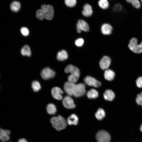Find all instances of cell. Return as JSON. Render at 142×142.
I'll use <instances>...</instances> for the list:
<instances>
[{"label":"cell","mask_w":142,"mask_h":142,"mask_svg":"<svg viewBox=\"0 0 142 142\" xmlns=\"http://www.w3.org/2000/svg\"><path fill=\"white\" fill-rule=\"evenodd\" d=\"M65 91L68 95L79 97L86 93L85 85L83 83L78 84L74 83L67 82L64 85Z\"/></svg>","instance_id":"cell-1"},{"label":"cell","mask_w":142,"mask_h":142,"mask_svg":"<svg viewBox=\"0 0 142 142\" xmlns=\"http://www.w3.org/2000/svg\"><path fill=\"white\" fill-rule=\"evenodd\" d=\"M64 71L66 73L70 74L68 77V82L75 83L78 80L80 72L79 69L76 67L69 64L65 68Z\"/></svg>","instance_id":"cell-2"},{"label":"cell","mask_w":142,"mask_h":142,"mask_svg":"<svg viewBox=\"0 0 142 142\" xmlns=\"http://www.w3.org/2000/svg\"><path fill=\"white\" fill-rule=\"evenodd\" d=\"M128 46L130 50L134 53H142V42L139 43L138 40L135 37H132L129 40Z\"/></svg>","instance_id":"cell-3"},{"label":"cell","mask_w":142,"mask_h":142,"mask_svg":"<svg viewBox=\"0 0 142 142\" xmlns=\"http://www.w3.org/2000/svg\"><path fill=\"white\" fill-rule=\"evenodd\" d=\"M50 121L53 127L57 130L60 131L64 129L67 125L65 119L60 115L52 118Z\"/></svg>","instance_id":"cell-4"},{"label":"cell","mask_w":142,"mask_h":142,"mask_svg":"<svg viewBox=\"0 0 142 142\" xmlns=\"http://www.w3.org/2000/svg\"><path fill=\"white\" fill-rule=\"evenodd\" d=\"M41 9L44 18L48 20H51L53 18L54 11L53 8L51 5L49 4L42 5L41 6Z\"/></svg>","instance_id":"cell-5"},{"label":"cell","mask_w":142,"mask_h":142,"mask_svg":"<svg viewBox=\"0 0 142 142\" xmlns=\"http://www.w3.org/2000/svg\"><path fill=\"white\" fill-rule=\"evenodd\" d=\"M96 138L98 142H110L111 139L109 134L104 130L98 131L96 134Z\"/></svg>","instance_id":"cell-6"},{"label":"cell","mask_w":142,"mask_h":142,"mask_svg":"<svg viewBox=\"0 0 142 142\" xmlns=\"http://www.w3.org/2000/svg\"><path fill=\"white\" fill-rule=\"evenodd\" d=\"M77 30L78 33L82 31L87 32L89 31V27L87 23L83 19H79L77 24Z\"/></svg>","instance_id":"cell-7"},{"label":"cell","mask_w":142,"mask_h":142,"mask_svg":"<svg viewBox=\"0 0 142 142\" xmlns=\"http://www.w3.org/2000/svg\"><path fill=\"white\" fill-rule=\"evenodd\" d=\"M55 75V72L49 68L46 67L41 71V75L42 78L47 80L53 77Z\"/></svg>","instance_id":"cell-8"},{"label":"cell","mask_w":142,"mask_h":142,"mask_svg":"<svg viewBox=\"0 0 142 142\" xmlns=\"http://www.w3.org/2000/svg\"><path fill=\"white\" fill-rule=\"evenodd\" d=\"M85 83L88 85L97 88L101 85V83L94 78L89 76H86L84 79Z\"/></svg>","instance_id":"cell-9"},{"label":"cell","mask_w":142,"mask_h":142,"mask_svg":"<svg viewBox=\"0 0 142 142\" xmlns=\"http://www.w3.org/2000/svg\"><path fill=\"white\" fill-rule=\"evenodd\" d=\"M62 103L64 106L67 109H73L75 106L73 100L70 96L68 95L64 98L62 101Z\"/></svg>","instance_id":"cell-10"},{"label":"cell","mask_w":142,"mask_h":142,"mask_svg":"<svg viewBox=\"0 0 142 142\" xmlns=\"http://www.w3.org/2000/svg\"><path fill=\"white\" fill-rule=\"evenodd\" d=\"M111 63V60L109 57L104 56L99 62L100 67L103 70L107 69L110 66Z\"/></svg>","instance_id":"cell-11"},{"label":"cell","mask_w":142,"mask_h":142,"mask_svg":"<svg viewBox=\"0 0 142 142\" xmlns=\"http://www.w3.org/2000/svg\"><path fill=\"white\" fill-rule=\"evenodd\" d=\"M63 93V91L58 87H54L51 90V93L53 97L58 100H61L62 99L63 97L62 94Z\"/></svg>","instance_id":"cell-12"},{"label":"cell","mask_w":142,"mask_h":142,"mask_svg":"<svg viewBox=\"0 0 142 142\" xmlns=\"http://www.w3.org/2000/svg\"><path fill=\"white\" fill-rule=\"evenodd\" d=\"M10 131L8 130L3 129L0 128V140L2 142H6L10 139Z\"/></svg>","instance_id":"cell-13"},{"label":"cell","mask_w":142,"mask_h":142,"mask_svg":"<svg viewBox=\"0 0 142 142\" xmlns=\"http://www.w3.org/2000/svg\"><path fill=\"white\" fill-rule=\"evenodd\" d=\"M113 29L112 26L110 24L107 23L103 24L101 28L102 33L105 35L110 34L112 33Z\"/></svg>","instance_id":"cell-14"},{"label":"cell","mask_w":142,"mask_h":142,"mask_svg":"<svg viewBox=\"0 0 142 142\" xmlns=\"http://www.w3.org/2000/svg\"><path fill=\"white\" fill-rule=\"evenodd\" d=\"M83 15L87 17H89L93 13V10L91 6L88 4H85L83 6L82 12Z\"/></svg>","instance_id":"cell-15"},{"label":"cell","mask_w":142,"mask_h":142,"mask_svg":"<svg viewBox=\"0 0 142 142\" xmlns=\"http://www.w3.org/2000/svg\"><path fill=\"white\" fill-rule=\"evenodd\" d=\"M103 96L105 100L111 101L114 98L115 95L112 90L110 89H108L105 91L104 94Z\"/></svg>","instance_id":"cell-16"},{"label":"cell","mask_w":142,"mask_h":142,"mask_svg":"<svg viewBox=\"0 0 142 142\" xmlns=\"http://www.w3.org/2000/svg\"><path fill=\"white\" fill-rule=\"evenodd\" d=\"M78 119L77 116L73 114L68 117L67 119V123L70 125H76L78 123Z\"/></svg>","instance_id":"cell-17"},{"label":"cell","mask_w":142,"mask_h":142,"mask_svg":"<svg viewBox=\"0 0 142 142\" xmlns=\"http://www.w3.org/2000/svg\"><path fill=\"white\" fill-rule=\"evenodd\" d=\"M115 76L114 72L111 69H106L104 72V77L105 79L107 80L112 81L114 79Z\"/></svg>","instance_id":"cell-18"},{"label":"cell","mask_w":142,"mask_h":142,"mask_svg":"<svg viewBox=\"0 0 142 142\" xmlns=\"http://www.w3.org/2000/svg\"><path fill=\"white\" fill-rule=\"evenodd\" d=\"M68 57L67 52L64 50L59 52L57 55V59L60 61H63L67 59Z\"/></svg>","instance_id":"cell-19"},{"label":"cell","mask_w":142,"mask_h":142,"mask_svg":"<svg viewBox=\"0 0 142 142\" xmlns=\"http://www.w3.org/2000/svg\"><path fill=\"white\" fill-rule=\"evenodd\" d=\"M21 4L19 2L17 1L12 2L10 5V8L13 12H17L20 9Z\"/></svg>","instance_id":"cell-20"},{"label":"cell","mask_w":142,"mask_h":142,"mask_svg":"<svg viewBox=\"0 0 142 142\" xmlns=\"http://www.w3.org/2000/svg\"><path fill=\"white\" fill-rule=\"evenodd\" d=\"M47 112L50 115H54L56 112L57 109L55 105L52 103L48 104L47 106Z\"/></svg>","instance_id":"cell-21"},{"label":"cell","mask_w":142,"mask_h":142,"mask_svg":"<svg viewBox=\"0 0 142 142\" xmlns=\"http://www.w3.org/2000/svg\"><path fill=\"white\" fill-rule=\"evenodd\" d=\"M21 53L23 56L29 57L31 55V52L29 47L27 45H25L22 48Z\"/></svg>","instance_id":"cell-22"},{"label":"cell","mask_w":142,"mask_h":142,"mask_svg":"<svg viewBox=\"0 0 142 142\" xmlns=\"http://www.w3.org/2000/svg\"><path fill=\"white\" fill-rule=\"evenodd\" d=\"M87 96L89 99H95L97 98L98 96L97 91L94 89H91L87 93Z\"/></svg>","instance_id":"cell-23"},{"label":"cell","mask_w":142,"mask_h":142,"mask_svg":"<svg viewBox=\"0 0 142 142\" xmlns=\"http://www.w3.org/2000/svg\"><path fill=\"white\" fill-rule=\"evenodd\" d=\"M105 113L104 110L102 108L99 109L95 114V116L98 120H102L105 116Z\"/></svg>","instance_id":"cell-24"},{"label":"cell","mask_w":142,"mask_h":142,"mask_svg":"<svg viewBox=\"0 0 142 142\" xmlns=\"http://www.w3.org/2000/svg\"><path fill=\"white\" fill-rule=\"evenodd\" d=\"M98 4L99 7L103 9L108 8L109 6V3L107 0H99Z\"/></svg>","instance_id":"cell-25"},{"label":"cell","mask_w":142,"mask_h":142,"mask_svg":"<svg viewBox=\"0 0 142 142\" xmlns=\"http://www.w3.org/2000/svg\"><path fill=\"white\" fill-rule=\"evenodd\" d=\"M32 87L33 90L35 92L38 91L41 88L39 82L37 81H34L32 83Z\"/></svg>","instance_id":"cell-26"},{"label":"cell","mask_w":142,"mask_h":142,"mask_svg":"<svg viewBox=\"0 0 142 142\" xmlns=\"http://www.w3.org/2000/svg\"><path fill=\"white\" fill-rule=\"evenodd\" d=\"M128 3L132 4L135 8L138 9L141 6L140 3L138 0H126Z\"/></svg>","instance_id":"cell-27"},{"label":"cell","mask_w":142,"mask_h":142,"mask_svg":"<svg viewBox=\"0 0 142 142\" xmlns=\"http://www.w3.org/2000/svg\"><path fill=\"white\" fill-rule=\"evenodd\" d=\"M66 5L70 7H72L75 6L77 4L76 0H64Z\"/></svg>","instance_id":"cell-28"},{"label":"cell","mask_w":142,"mask_h":142,"mask_svg":"<svg viewBox=\"0 0 142 142\" xmlns=\"http://www.w3.org/2000/svg\"><path fill=\"white\" fill-rule=\"evenodd\" d=\"M36 17L39 19L42 20L44 18V17L41 9L37 10L36 14Z\"/></svg>","instance_id":"cell-29"},{"label":"cell","mask_w":142,"mask_h":142,"mask_svg":"<svg viewBox=\"0 0 142 142\" xmlns=\"http://www.w3.org/2000/svg\"><path fill=\"white\" fill-rule=\"evenodd\" d=\"M137 104L142 106V91L141 93L138 94L136 99Z\"/></svg>","instance_id":"cell-30"},{"label":"cell","mask_w":142,"mask_h":142,"mask_svg":"<svg viewBox=\"0 0 142 142\" xmlns=\"http://www.w3.org/2000/svg\"><path fill=\"white\" fill-rule=\"evenodd\" d=\"M84 39L81 38L77 39L75 41V44L77 47H80L82 46L84 43Z\"/></svg>","instance_id":"cell-31"},{"label":"cell","mask_w":142,"mask_h":142,"mask_svg":"<svg viewBox=\"0 0 142 142\" xmlns=\"http://www.w3.org/2000/svg\"><path fill=\"white\" fill-rule=\"evenodd\" d=\"M21 32L22 35L25 36H28L29 33L28 29L25 27H22L20 30Z\"/></svg>","instance_id":"cell-32"},{"label":"cell","mask_w":142,"mask_h":142,"mask_svg":"<svg viewBox=\"0 0 142 142\" xmlns=\"http://www.w3.org/2000/svg\"><path fill=\"white\" fill-rule=\"evenodd\" d=\"M136 83L137 86L139 88H142V76L136 79Z\"/></svg>","instance_id":"cell-33"},{"label":"cell","mask_w":142,"mask_h":142,"mask_svg":"<svg viewBox=\"0 0 142 142\" xmlns=\"http://www.w3.org/2000/svg\"><path fill=\"white\" fill-rule=\"evenodd\" d=\"M122 9V7L119 4H117L114 6L113 9L115 12H119Z\"/></svg>","instance_id":"cell-34"},{"label":"cell","mask_w":142,"mask_h":142,"mask_svg":"<svg viewBox=\"0 0 142 142\" xmlns=\"http://www.w3.org/2000/svg\"><path fill=\"white\" fill-rule=\"evenodd\" d=\"M18 142H27V141L25 139L23 138L19 139Z\"/></svg>","instance_id":"cell-35"},{"label":"cell","mask_w":142,"mask_h":142,"mask_svg":"<svg viewBox=\"0 0 142 142\" xmlns=\"http://www.w3.org/2000/svg\"><path fill=\"white\" fill-rule=\"evenodd\" d=\"M140 130L141 131L142 133V124L141 125L140 127Z\"/></svg>","instance_id":"cell-36"},{"label":"cell","mask_w":142,"mask_h":142,"mask_svg":"<svg viewBox=\"0 0 142 142\" xmlns=\"http://www.w3.org/2000/svg\"><path fill=\"white\" fill-rule=\"evenodd\" d=\"M141 2L142 3V0H141Z\"/></svg>","instance_id":"cell-37"},{"label":"cell","mask_w":142,"mask_h":142,"mask_svg":"<svg viewBox=\"0 0 142 142\" xmlns=\"http://www.w3.org/2000/svg\"></svg>","instance_id":"cell-38"},{"label":"cell","mask_w":142,"mask_h":142,"mask_svg":"<svg viewBox=\"0 0 142 142\" xmlns=\"http://www.w3.org/2000/svg\"></svg>","instance_id":"cell-39"}]
</instances>
